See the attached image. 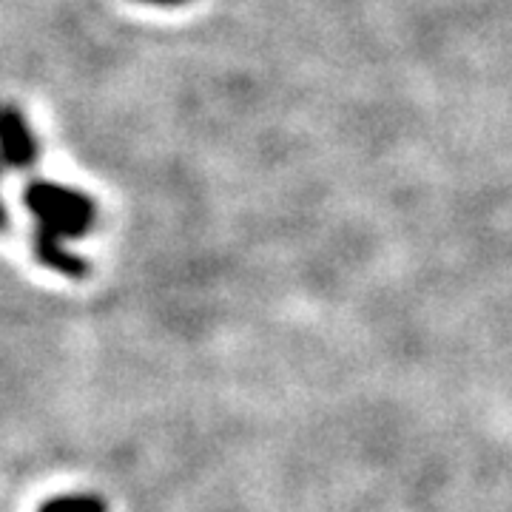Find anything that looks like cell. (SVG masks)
Listing matches in <instances>:
<instances>
[{"instance_id":"obj_5","label":"cell","mask_w":512,"mask_h":512,"mask_svg":"<svg viewBox=\"0 0 512 512\" xmlns=\"http://www.w3.org/2000/svg\"><path fill=\"white\" fill-rule=\"evenodd\" d=\"M0 183H3V165H0ZM6 228H9V208H6L3 194H0V231H6Z\"/></svg>"},{"instance_id":"obj_6","label":"cell","mask_w":512,"mask_h":512,"mask_svg":"<svg viewBox=\"0 0 512 512\" xmlns=\"http://www.w3.org/2000/svg\"><path fill=\"white\" fill-rule=\"evenodd\" d=\"M137 3H148V6H183L188 0H137Z\"/></svg>"},{"instance_id":"obj_4","label":"cell","mask_w":512,"mask_h":512,"mask_svg":"<svg viewBox=\"0 0 512 512\" xmlns=\"http://www.w3.org/2000/svg\"><path fill=\"white\" fill-rule=\"evenodd\" d=\"M37 512H109L106 501L100 495L77 493V495H57L40 504Z\"/></svg>"},{"instance_id":"obj_3","label":"cell","mask_w":512,"mask_h":512,"mask_svg":"<svg viewBox=\"0 0 512 512\" xmlns=\"http://www.w3.org/2000/svg\"><path fill=\"white\" fill-rule=\"evenodd\" d=\"M32 251H35L37 262H40L43 268H49L52 274L69 276V279H83V276H89V262L80 254H74L72 248H69V242H63V239L46 237V234H37L35 231Z\"/></svg>"},{"instance_id":"obj_1","label":"cell","mask_w":512,"mask_h":512,"mask_svg":"<svg viewBox=\"0 0 512 512\" xmlns=\"http://www.w3.org/2000/svg\"><path fill=\"white\" fill-rule=\"evenodd\" d=\"M23 205L35 217L37 234L63 239V242L86 237L97 225V202L86 191L69 188V185L35 180L23 191Z\"/></svg>"},{"instance_id":"obj_2","label":"cell","mask_w":512,"mask_h":512,"mask_svg":"<svg viewBox=\"0 0 512 512\" xmlns=\"http://www.w3.org/2000/svg\"><path fill=\"white\" fill-rule=\"evenodd\" d=\"M37 137L18 106H0V165L12 171H29L37 163Z\"/></svg>"}]
</instances>
